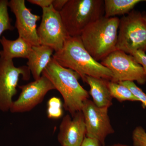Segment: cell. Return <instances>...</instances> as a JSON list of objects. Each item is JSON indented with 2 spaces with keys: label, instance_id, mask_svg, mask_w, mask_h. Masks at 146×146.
Listing matches in <instances>:
<instances>
[{
  "label": "cell",
  "instance_id": "1",
  "mask_svg": "<svg viewBox=\"0 0 146 146\" xmlns=\"http://www.w3.org/2000/svg\"><path fill=\"white\" fill-rule=\"evenodd\" d=\"M52 57L62 67L77 73L84 82L86 76L108 81L112 78L111 71L95 60L84 48L80 36L69 37L63 48L55 52Z\"/></svg>",
  "mask_w": 146,
  "mask_h": 146
},
{
  "label": "cell",
  "instance_id": "26",
  "mask_svg": "<svg viewBox=\"0 0 146 146\" xmlns=\"http://www.w3.org/2000/svg\"><path fill=\"white\" fill-rule=\"evenodd\" d=\"M108 146H131L127 145H123V144H114V145H109Z\"/></svg>",
  "mask_w": 146,
  "mask_h": 146
},
{
  "label": "cell",
  "instance_id": "8",
  "mask_svg": "<svg viewBox=\"0 0 146 146\" xmlns=\"http://www.w3.org/2000/svg\"><path fill=\"white\" fill-rule=\"evenodd\" d=\"M37 33L40 45L51 47L55 52L61 50L70 37L60 12L55 10L52 5L42 9V20Z\"/></svg>",
  "mask_w": 146,
  "mask_h": 146
},
{
  "label": "cell",
  "instance_id": "25",
  "mask_svg": "<svg viewBox=\"0 0 146 146\" xmlns=\"http://www.w3.org/2000/svg\"><path fill=\"white\" fill-rule=\"evenodd\" d=\"M81 146H101L96 140L85 137Z\"/></svg>",
  "mask_w": 146,
  "mask_h": 146
},
{
  "label": "cell",
  "instance_id": "17",
  "mask_svg": "<svg viewBox=\"0 0 146 146\" xmlns=\"http://www.w3.org/2000/svg\"><path fill=\"white\" fill-rule=\"evenodd\" d=\"M107 84L112 98H115L119 101H139L131 91L121 84L108 81Z\"/></svg>",
  "mask_w": 146,
  "mask_h": 146
},
{
  "label": "cell",
  "instance_id": "3",
  "mask_svg": "<svg viewBox=\"0 0 146 146\" xmlns=\"http://www.w3.org/2000/svg\"><path fill=\"white\" fill-rule=\"evenodd\" d=\"M120 19L100 18L88 26L80 36L84 48L98 62L116 50Z\"/></svg>",
  "mask_w": 146,
  "mask_h": 146
},
{
  "label": "cell",
  "instance_id": "5",
  "mask_svg": "<svg viewBox=\"0 0 146 146\" xmlns=\"http://www.w3.org/2000/svg\"><path fill=\"white\" fill-rule=\"evenodd\" d=\"M116 50L127 54L146 51V23L139 11L132 10L120 19Z\"/></svg>",
  "mask_w": 146,
  "mask_h": 146
},
{
  "label": "cell",
  "instance_id": "6",
  "mask_svg": "<svg viewBox=\"0 0 146 146\" xmlns=\"http://www.w3.org/2000/svg\"><path fill=\"white\" fill-rule=\"evenodd\" d=\"M112 74L111 81L119 82L136 81L140 84L146 82V74L143 67L131 55L116 50L100 63Z\"/></svg>",
  "mask_w": 146,
  "mask_h": 146
},
{
  "label": "cell",
  "instance_id": "12",
  "mask_svg": "<svg viewBox=\"0 0 146 146\" xmlns=\"http://www.w3.org/2000/svg\"><path fill=\"white\" fill-rule=\"evenodd\" d=\"M86 133L84 117L80 111L72 117L67 115L63 117L59 126L58 141L62 146H81Z\"/></svg>",
  "mask_w": 146,
  "mask_h": 146
},
{
  "label": "cell",
  "instance_id": "9",
  "mask_svg": "<svg viewBox=\"0 0 146 146\" xmlns=\"http://www.w3.org/2000/svg\"><path fill=\"white\" fill-rule=\"evenodd\" d=\"M108 107H99L88 100L84 102L81 111L86 125V137L95 139L101 146L105 145L106 138L115 132L108 115Z\"/></svg>",
  "mask_w": 146,
  "mask_h": 146
},
{
  "label": "cell",
  "instance_id": "18",
  "mask_svg": "<svg viewBox=\"0 0 146 146\" xmlns=\"http://www.w3.org/2000/svg\"><path fill=\"white\" fill-rule=\"evenodd\" d=\"M7 0H0V36L6 31H13L11 20L8 13Z\"/></svg>",
  "mask_w": 146,
  "mask_h": 146
},
{
  "label": "cell",
  "instance_id": "21",
  "mask_svg": "<svg viewBox=\"0 0 146 146\" xmlns=\"http://www.w3.org/2000/svg\"><path fill=\"white\" fill-rule=\"evenodd\" d=\"M133 146H146V132L141 126L135 128L132 133Z\"/></svg>",
  "mask_w": 146,
  "mask_h": 146
},
{
  "label": "cell",
  "instance_id": "13",
  "mask_svg": "<svg viewBox=\"0 0 146 146\" xmlns=\"http://www.w3.org/2000/svg\"><path fill=\"white\" fill-rule=\"evenodd\" d=\"M54 51L52 48L44 45L33 46L27 65L35 80L41 77L43 71L52 58Z\"/></svg>",
  "mask_w": 146,
  "mask_h": 146
},
{
  "label": "cell",
  "instance_id": "27",
  "mask_svg": "<svg viewBox=\"0 0 146 146\" xmlns=\"http://www.w3.org/2000/svg\"><path fill=\"white\" fill-rule=\"evenodd\" d=\"M143 16L144 20H145V21L146 23V14H143Z\"/></svg>",
  "mask_w": 146,
  "mask_h": 146
},
{
  "label": "cell",
  "instance_id": "20",
  "mask_svg": "<svg viewBox=\"0 0 146 146\" xmlns=\"http://www.w3.org/2000/svg\"><path fill=\"white\" fill-rule=\"evenodd\" d=\"M119 83L127 86L133 95L139 100V101L142 102L143 107H146V94L142 91V89L137 86L133 82L124 81Z\"/></svg>",
  "mask_w": 146,
  "mask_h": 146
},
{
  "label": "cell",
  "instance_id": "4",
  "mask_svg": "<svg viewBox=\"0 0 146 146\" xmlns=\"http://www.w3.org/2000/svg\"><path fill=\"white\" fill-rule=\"evenodd\" d=\"M59 12L69 36H80L86 27L104 16V1L68 0Z\"/></svg>",
  "mask_w": 146,
  "mask_h": 146
},
{
  "label": "cell",
  "instance_id": "23",
  "mask_svg": "<svg viewBox=\"0 0 146 146\" xmlns=\"http://www.w3.org/2000/svg\"><path fill=\"white\" fill-rule=\"evenodd\" d=\"M27 1L43 9L50 6L52 4L53 0H28Z\"/></svg>",
  "mask_w": 146,
  "mask_h": 146
},
{
  "label": "cell",
  "instance_id": "24",
  "mask_svg": "<svg viewBox=\"0 0 146 146\" xmlns=\"http://www.w3.org/2000/svg\"><path fill=\"white\" fill-rule=\"evenodd\" d=\"M68 0H53L52 5L54 9L60 12L65 6Z\"/></svg>",
  "mask_w": 146,
  "mask_h": 146
},
{
  "label": "cell",
  "instance_id": "22",
  "mask_svg": "<svg viewBox=\"0 0 146 146\" xmlns=\"http://www.w3.org/2000/svg\"><path fill=\"white\" fill-rule=\"evenodd\" d=\"M143 67L144 70L146 74V54L144 52L136 51L132 53L131 54Z\"/></svg>",
  "mask_w": 146,
  "mask_h": 146
},
{
  "label": "cell",
  "instance_id": "10",
  "mask_svg": "<svg viewBox=\"0 0 146 146\" xmlns=\"http://www.w3.org/2000/svg\"><path fill=\"white\" fill-rule=\"evenodd\" d=\"M18 87L21 92L17 100L13 101L10 110L12 113L31 111L43 101L49 91L55 90L52 82L42 74L38 79Z\"/></svg>",
  "mask_w": 146,
  "mask_h": 146
},
{
  "label": "cell",
  "instance_id": "14",
  "mask_svg": "<svg viewBox=\"0 0 146 146\" xmlns=\"http://www.w3.org/2000/svg\"><path fill=\"white\" fill-rule=\"evenodd\" d=\"M0 43L3 47L0 56L7 59L13 60L17 58L27 59L32 49L33 46L20 36L16 40H11L3 36L0 39Z\"/></svg>",
  "mask_w": 146,
  "mask_h": 146
},
{
  "label": "cell",
  "instance_id": "2",
  "mask_svg": "<svg viewBox=\"0 0 146 146\" xmlns=\"http://www.w3.org/2000/svg\"><path fill=\"white\" fill-rule=\"evenodd\" d=\"M47 77L64 100L63 106L72 117L81 111L84 102L89 100V93L80 84L77 73L62 67L54 59L51 60L42 73Z\"/></svg>",
  "mask_w": 146,
  "mask_h": 146
},
{
  "label": "cell",
  "instance_id": "15",
  "mask_svg": "<svg viewBox=\"0 0 146 146\" xmlns=\"http://www.w3.org/2000/svg\"><path fill=\"white\" fill-rule=\"evenodd\" d=\"M108 80L91 76H86L85 82L89 85L90 93L93 102L99 107L109 108L113 98L108 86Z\"/></svg>",
  "mask_w": 146,
  "mask_h": 146
},
{
  "label": "cell",
  "instance_id": "11",
  "mask_svg": "<svg viewBox=\"0 0 146 146\" xmlns=\"http://www.w3.org/2000/svg\"><path fill=\"white\" fill-rule=\"evenodd\" d=\"M8 7L16 17L15 27L19 36L29 42L32 46L40 45L37 33L36 22L41 17L32 13L27 7L25 0H11Z\"/></svg>",
  "mask_w": 146,
  "mask_h": 146
},
{
  "label": "cell",
  "instance_id": "19",
  "mask_svg": "<svg viewBox=\"0 0 146 146\" xmlns=\"http://www.w3.org/2000/svg\"><path fill=\"white\" fill-rule=\"evenodd\" d=\"M47 113L48 118L58 119L63 114L62 103L59 98L54 97L51 98L47 104Z\"/></svg>",
  "mask_w": 146,
  "mask_h": 146
},
{
  "label": "cell",
  "instance_id": "7",
  "mask_svg": "<svg viewBox=\"0 0 146 146\" xmlns=\"http://www.w3.org/2000/svg\"><path fill=\"white\" fill-rule=\"evenodd\" d=\"M31 72L28 66L16 67L13 60L0 56V110H10L13 98L17 93V87L20 76L25 80L30 78Z\"/></svg>",
  "mask_w": 146,
  "mask_h": 146
},
{
  "label": "cell",
  "instance_id": "16",
  "mask_svg": "<svg viewBox=\"0 0 146 146\" xmlns=\"http://www.w3.org/2000/svg\"><path fill=\"white\" fill-rule=\"evenodd\" d=\"M142 0H104V17L111 18L128 14Z\"/></svg>",
  "mask_w": 146,
  "mask_h": 146
}]
</instances>
